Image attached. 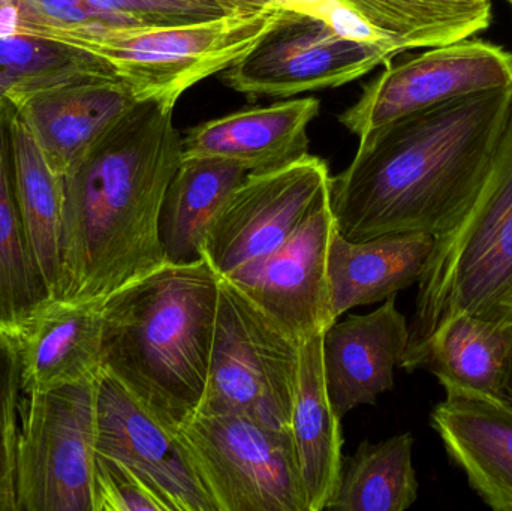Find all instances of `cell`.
<instances>
[{
    "instance_id": "5bb4252c",
    "label": "cell",
    "mask_w": 512,
    "mask_h": 511,
    "mask_svg": "<svg viewBox=\"0 0 512 511\" xmlns=\"http://www.w3.org/2000/svg\"><path fill=\"white\" fill-rule=\"evenodd\" d=\"M444 401L430 414L450 461L496 511H512V407L501 396L439 380Z\"/></svg>"
},
{
    "instance_id": "836d02e7",
    "label": "cell",
    "mask_w": 512,
    "mask_h": 511,
    "mask_svg": "<svg viewBox=\"0 0 512 511\" xmlns=\"http://www.w3.org/2000/svg\"><path fill=\"white\" fill-rule=\"evenodd\" d=\"M336 0H271V6L283 11L297 12V14L310 15L319 18V15L333 5Z\"/></svg>"
},
{
    "instance_id": "8fae6325",
    "label": "cell",
    "mask_w": 512,
    "mask_h": 511,
    "mask_svg": "<svg viewBox=\"0 0 512 511\" xmlns=\"http://www.w3.org/2000/svg\"><path fill=\"white\" fill-rule=\"evenodd\" d=\"M512 86V53L483 39L427 48L363 87L339 122L358 138L393 120L451 99Z\"/></svg>"
},
{
    "instance_id": "e575fe53",
    "label": "cell",
    "mask_w": 512,
    "mask_h": 511,
    "mask_svg": "<svg viewBox=\"0 0 512 511\" xmlns=\"http://www.w3.org/2000/svg\"><path fill=\"white\" fill-rule=\"evenodd\" d=\"M233 14H252L271 8V0H221Z\"/></svg>"
},
{
    "instance_id": "4dcf8cb0",
    "label": "cell",
    "mask_w": 512,
    "mask_h": 511,
    "mask_svg": "<svg viewBox=\"0 0 512 511\" xmlns=\"http://www.w3.org/2000/svg\"><path fill=\"white\" fill-rule=\"evenodd\" d=\"M93 511H167L146 483L128 467L96 453Z\"/></svg>"
},
{
    "instance_id": "8992f818",
    "label": "cell",
    "mask_w": 512,
    "mask_h": 511,
    "mask_svg": "<svg viewBox=\"0 0 512 511\" xmlns=\"http://www.w3.org/2000/svg\"><path fill=\"white\" fill-rule=\"evenodd\" d=\"M300 344L221 276L212 359L197 414H240L289 429Z\"/></svg>"
},
{
    "instance_id": "9c48e42d",
    "label": "cell",
    "mask_w": 512,
    "mask_h": 511,
    "mask_svg": "<svg viewBox=\"0 0 512 511\" xmlns=\"http://www.w3.org/2000/svg\"><path fill=\"white\" fill-rule=\"evenodd\" d=\"M327 162L306 155L249 171L213 216L201 254L219 276L234 275L279 249L331 191Z\"/></svg>"
},
{
    "instance_id": "44dd1931",
    "label": "cell",
    "mask_w": 512,
    "mask_h": 511,
    "mask_svg": "<svg viewBox=\"0 0 512 511\" xmlns=\"http://www.w3.org/2000/svg\"><path fill=\"white\" fill-rule=\"evenodd\" d=\"M249 171L222 158H185L171 179L162 204L159 231L168 263L203 258L207 228Z\"/></svg>"
},
{
    "instance_id": "4316f807",
    "label": "cell",
    "mask_w": 512,
    "mask_h": 511,
    "mask_svg": "<svg viewBox=\"0 0 512 511\" xmlns=\"http://www.w3.org/2000/svg\"><path fill=\"white\" fill-rule=\"evenodd\" d=\"M400 53L432 48L480 35L465 18L438 0H348Z\"/></svg>"
},
{
    "instance_id": "603a6c76",
    "label": "cell",
    "mask_w": 512,
    "mask_h": 511,
    "mask_svg": "<svg viewBox=\"0 0 512 511\" xmlns=\"http://www.w3.org/2000/svg\"><path fill=\"white\" fill-rule=\"evenodd\" d=\"M12 107L0 102V330L18 333L53 300L27 242L12 161Z\"/></svg>"
},
{
    "instance_id": "5b68a950",
    "label": "cell",
    "mask_w": 512,
    "mask_h": 511,
    "mask_svg": "<svg viewBox=\"0 0 512 511\" xmlns=\"http://www.w3.org/2000/svg\"><path fill=\"white\" fill-rule=\"evenodd\" d=\"M271 6L252 14L167 27H105L54 41L87 51L107 63L137 102L176 107L195 84L239 62L280 20Z\"/></svg>"
},
{
    "instance_id": "d590c367",
    "label": "cell",
    "mask_w": 512,
    "mask_h": 511,
    "mask_svg": "<svg viewBox=\"0 0 512 511\" xmlns=\"http://www.w3.org/2000/svg\"><path fill=\"white\" fill-rule=\"evenodd\" d=\"M498 396H501L508 405L512 407V348L510 359H508L507 369H505L504 378H502L501 389Z\"/></svg>"
},
{
    "instance_id": "4fadbf2b",
    "label": "cell",
    "mask_w": 512,
    "mask_h": 511,
    "mask_svg": "<svg viewBox=\"0 0 512 511\" xmlns=\"http://www.w3.org/2000/svg\"><path fill=\"white\" fill-rule=\"evenodd\" d=\"M96 453L137 474L167 511H218L177 432L104 368L96 377Z\"/></svg>"
},
{
    "instance_id": "ac0fdd59",
    "label": "cell",
    "mask_w": 512,
    "mask_h": 511,
    "mask_svg": "<svg viewBox=\"0 0 512 511\" xmlns=\"http://www.w3.org/2000/svg\"><path fill=\"white\" fill-rule=\"evenodd\" d=\"M102 305L53 299L18 333L23 395L80 383L102 369Z\"/></svg>"
},
{
    "instance_id": "f1b7e54d",
    "label": "cell",
    "mask_w": 512,
    "mask_h": 511,
    "mask_svg": "<svg viewBox=\"0 0 512 511\" xmlns=\"http://www.w3.org/2000/svg\"><path fill=\"white\" fill-rule=\"evenodd\" d=\"M125 27L203 23L233 14L221 0H87Z\"/></svg>"
},
{
    "instance_id": "6da1fadb",
    "label": "cell",
    "mask_w": 512,
    "mask_h": 511,
    "mask_svg": "<svg viewBox=\"0 0 512 511\" xmlns=\"http://www.w3.org/2000/svg\"><path fill=\"white\" fill-rule=\"evenodd\" d=\"M512 108V86L426 108L358 138L331 179L337 231L352 242L447 227L486 180Z\"/></svg>"
},
{
    "instance_id": "d4e9b609",
    "label": "cell",
    "mask_w": 512,
    "mask_h": 511,
    "mask_svg": "<svg viewBox=\"0 0 512 511\" xmlns=\"http://www.w3.org/2000/svg\"><path fill=\"white\" fill-rule=\"evenodd\" d=\"M512 348V327L469 315L448 321L427 345L420 369L439 380L498 395Z\"/></svg>"
},
{
    "instance_id": "cb8c5ba5",
    "label": "cell",
    "mask_w": 512,
    "mask_h": 511,
    "mask_svg": "<svg viewBox=\"0 0 512 511\" xmlns=\"http://www.w3.org/2000/svg\"><path fill=\"white\" fill-rule=\"evenodd\" d=\"M414 437L400 434L381 443L364 440L351 458L343 459L339 488L327 510L405 511L418 500L412 464Z\"/></svg>"
},
{
    "instance_id": "d6986e66",
    "label": "cell",
    "mask_w": 512,
    "mask_h": 511,
    "mask_svg": "<svg viewBox=\"0 0 512 511\" xmlns=\"http://www.w3.org/2000/svg\"><path fill=\"white\" fill-rule=\"evenodd\" d=\"M291 431L309 511L327 510L339 488L343 437L325 381L322 335L301 342Z\"/></svg>"
},
{
    "instance_id": "30bf717a",
    "label": "cell",
    "mask_w": 512,
    "mask_h": 511,
    "mask_svg": "<svg viewBox=\"0 0 512 511\" xmlns=\"http://www.w3.org/2000/svg\"><path fill=\"white\" fill-rule=\"evenodd\" d=\"M396 56L384 45L343 38L319 18L283 11L264 38L224 71V81L251 98H291L345 86Z\"/></svg>"
},
{
    "instance_id": "ffe728a7",
    "label": "cell",
    "mask_w": 512,
    "mask_h": 511,
    "mask_svg": "<svg viewBox=\"0 0 512 511\" xmlns=\"http://www.w3.org/2000/svg\"><path fill=\"white\" fill-rule=\"evenodd\" d=\"M435 236L388 234L352 240L336 231L328 251L331 302L339 320L349 309L385 302L417 284L429 260Z\"/></svg>"
},
{
    "instance_id": "7c38bea8",
    "label": "cell",
    "mask_w": 512,
    "mask_h": 511,
    "mask_svg": "<svg viewBox=\"0 0 512 511\" xmlns=\"http://www.w3.org/2000/svg\"><path fill=\"white\" fill-rule=\"evenodd\" d=\"M336 231L330 191L279 249L227 278L298 344L337 320L328 276Z\"/></svg>"
},
{
    "instance_id": "ba28073f",
    "label": "cell",
    "mask_w": 512,
    "mask_h": 511,
    "mask_svg": "<svg viewBox=\"0 0 512 511\" xmlns=\"http://www.w3.org/2000/svg\"><path fill=\"white\" fill-rule=\"evenodd\" d=\"M24 398L15 447L17 511H93L96 378Z\"/></svg>"
},
{
    "instance_id": "277c9868",
    "label": "cell",
    "mask_w": 512,
    "mask_h": 511,
    "mask_svg": "<svg viewBox=\"0 0 512 511\" xmlns=\"http://www.w3.org/2000/svg\"><path fill=\"white\" fill-rule=\"evenodd\" d=\"M409 344L400 368L420 369L433 336L460 315L512 327V108L474 200L435 234L418 279Z\"/></svg>"
},
{
    "instance_id": "7a4b0ae2",
    "label": "cell",
    "mask_w": 512,
    "mask_h": 511,
    "mask_svg": "<svg viewBox=\"0 0 512 511\" xmlns=\"http://www.w3.org/2000/svg\"><path fill=\"white\" fill-rule=\"evenodd\" d=\"M182 158L174 107L146 101L68 168L57 299L102 305L168 263L159 219Z\"/></svg>"
},
{
    "instance_id": "1f68e13d",
    "label": "cell",
    "mask_w": 512,
    "mask_h": 511,
    "mask_svg": "<svg viewBox=\"0 0 512 511\" xmlns=\"http://www.w3.org/2000/svg\"><path fill=\"white\" fill-rule=\"evenodd\" d=\"M438 2L469 21L478 33L486 32L492 26V0H438Z\"/></svg>"
},
{
    "instance_id": "7402d4cb",
    "label": "cell",
    "mask_w": 512,
    "mask_h": 511,
    "mask_svg": "<svg viewBox=\"0 0 512 511\" xmlns=\"http://www.w3.org/2000/svg\"><path fill=\"white\" fill-rule=\"evenodd\" d=\"M12 161L18 209L36 264L57 299L62 282L63 177L48 164L38 141L15 108Z\"/></svg>"
},
{
    "instance_id": "d6a6232c",
    "label": "cell",
    "mask_w": 512,
    "mask_h": 511,
    "mask_svg": "<svg viewBox=\"0 0 512 511\" xmlns=\"http://www.w3.org/2000/svg\"><path fill=\"white\" fill-rule=\"evenodd\" d=\"M21 12L17 0H0V39L20 35Z\"/></svg>"
},
{
    "instance_id": "f546056e",
    "label": "cell",
    "mask_w": 512,
    "mask_h": 511,
    "mask_svg": "<svg viewBox=\"0 0 512 511\" xmlns=\"http://www.w3.org/2000/svg\"><path fill=\"white\" fill-rule=\"evenodd\" d=\"M21 32L56 39L105 27H125L87 0H17Z\"/></svg>"
},
{
    "instance_id": "8d00e7d4",
    "label": "cell",
    "mask_w": 512,
    "mask_h": 511,
    "mask_svg": "<svg viewBox=\"0 0 512 511\" xmlns=\"http://www.w3.org/2000/svg\"><path fill=\"white\" fill-rule=\"evenodd\" d=\"M511 6H512V0H510Z\"/></svg>"
},
{
    "instance_id": "e0dca14e",
    "label": "cell",
    "mask_w": 512,
    "mask_h": 511,
    "mask_svg": "<svg viewBox=\"0 0 512 511\" xmlns=\"http://www.w3.org/2000/svg\"><path fill=\"white\" fill-rule=\"evenodd\" d=\"M319 108V99H288L207 120L188 129L183 156L230 159L248 171L280 167L306 155Z\"/></svg>"
},
{
    "instance_id": "484cf974",
    "label": "cell",
    "mask_w": 512,
    "mask_h": 511,
    "mask_svg": "<svg viewBox=\"0 0 512 511\" xmlns=\"http://www.w3.org/2000/svg\"><path fill=\"white\" fill-rule=\"evenodd\" d=\"M113 71L87 51L42 36L0 39V102L18 108L24 101L96 72Z\"/></svg>"
},
{
    "instance_id": "9a60e30c",
    "label": "cell",
    "mask_w": 512,
    "mask_h": 511,
    "mask_svg": "<svg viewBox=\"0 0 512 511\" xmlns=\"http://www.w3.org/2000/svg\"><path fill=\"white\" fill-rule=\"evenodd\" d=\"M408 344L409 324L396 296L369 314L336 320L322 333L325 381L340 419L393 390L394 369L402 365Z\"/></svg>"
},
{
    "instance_id": "83f0119b",
    "label": "cell",
    "mask_w": 512,
    "mask_h": 511,
    "mask_svg": "<svg viewBox=\"0 0 512 511\" xmlns=\"http://www.w3.org/2000/svg\"><path fill=\"white\" fill-rule=\"evenodd\" d=\"M20 341L0 330V511L15 507V447L21 411Z\"/></svg>"
},
{
    "instance_id": "3957f363",
    "label": "cell",
    "mask_w": 512,
    "mask_h": 511,
    "mask_svg": "<svg viewBox=\"0 0 512 511\" xmlns=\"http://www.w3.org/2000/svg\"><path fill=\"white\" fill-rule=\"evenodd\" d=\"M219 282L206 257L167 263L102 303V368L173 431L206 392Z\"/></svg>"
},
{
    "instance_id": "52a82bcc",
    "label": "cell",
    "mask_w": 512,
    "mask_h": 511,
    "mask_svg": "<svg viewBox=\"0 0 512 511\" xmlns=\"http://www.w3.org/2000/svg\"><path fill=\"white\" fill-rule=\"evenodd\" d=\"M177 438L218 511H309L289 429L195 414Z\"/></svg>"
},
{
    "instance_id": "2e32d148",
    "label": "cell",
    "mask_w": 512,
    "mask_h": 511,
    "mask_svg": "<svg viewBox=\"0 0 512 511\" xmlns=\"http://www.w3.org/2000/svg\"><path fill=\"white\" fill-rule=\"evenodd\" d=\"M137 104L113 71L96 72L45 90L15 110L59 176Z\"/></svg>"
}]
</instances>
